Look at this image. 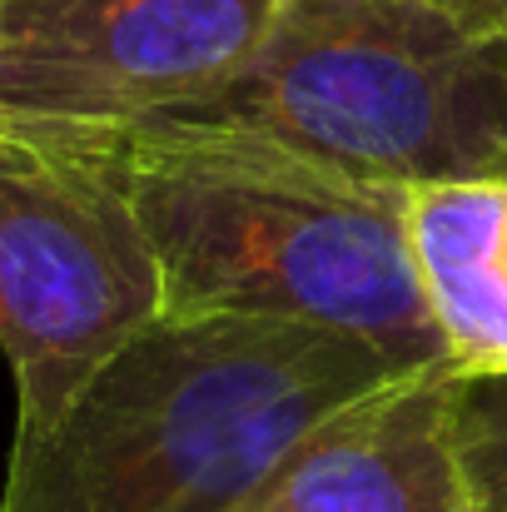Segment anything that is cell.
<instances>
[{
    "label": "cell",
    "instance_id": "obj_1",
    "mask_svg": "<svg viewBox=\"0 0 507 512\" xmlns=\"http://www.w3.org/2000/svg\"><path fill=\"white\" fill-rule=\"evenodd\" d=\"M393 373L408 368L343 329L160 309L15 433L0 512H239L309 428Z\"/></svg>",
    "mask_w": 507,
    "mask_h": 512
},
{
    "label": "cell",
    "instance_id": "obj_3",
    "mask_svg": "<svg viewBox=\"0 0 507 512\" xmlns=\"http://www.w3.org/2000/svg\"><path fill=\"white\" fill-rule=\"evenodd\" d=\"M169 115L383 184L498 174L507 35L478 40L408 0H284L244 70Z\"/></svg>",
    "mask_w": 507,
    "mask_h": 512
},
{
    "label": "cell",
    "instance_id": "obj_2",
    "mask_svg": "<svg viewBox=\"0 0 507 512\" xmlns=\"http://www.w3.org/2000/svg\"><path fill=\"white\" fill-rule=\"evenodd\" d=\"M155 244L165 309L264 314L358 334L403 368L443 363L423 309L403 194L214 120L105 130Z\"/></svg>",
    "mask_w": 507,
    "mask_h": 512
},
{
    "label": "cell",
    "instance_id": "obj_8",
    "mask_svg": "<svg viewBox=\"0 0 507 512\" xmlns=\"http://www.w3.org/2000/svg\"><path fill=\"white\" fill-rule=\"evenodd\" d=\"M458 453L478 512H507V378L458 383Z\"/></svg>",
    "mask_w": 507,
    "mask_h": 512
},
{
    "label": "cell",
    "instance_id": "obj_5",
    "mask_svg": "<svg viewBox=\"0 0 507 512\" xmlns=\"http://www.w3.org/2000/svg\"><path fill=\"white\" fill-rule=\"evenodd\" d=\"M284 0H0V115L140 125L224 85Z\"/></svg>",
    "mask_w": 507,
    "mask_h": 512
},
{
    "label": "cell",
    "instance_id": "obj_6",
    "mask_svg": "<svg viewBox=\"0 0 507 512\" xmlns=\"http://www.w3.org/2000/svg\"><path fill=\"white\" fill-rule=\"evenodd\" d=\"M458 383L443 358L348 398L239 512H478L458 453Z\"/></svg>",
    "mask_w": 507,
    "mask_h": 512
},
{
    "label": "cell",
    "instance_id": "obj_10",
    "mask_svg": "<svg viewBox=\"0 0 507 512\" xmlns=\"http://www.w3.org/2000/svg\"><path fill=\"white\" fill-rule=\"evenodd\" d=\"M498 174H507V160H503V170H498Z\"/></svg>",
    "mask_w": 507,
    "mask_h": 512
},
{
    "label": "cell",
    "instance_id": "obj_7",
    "mask_svg": "<svg viewBox=\"0 0 507 512\" xmlns=\"http://www.w3.org/2000/svg\"><path fill=\"white\" fill-rule=\"evenodd\" d=\"M403 234L443 358L463 378H507V174L408 184Z\"/></svg>",
    "mask_w": 507,
    "mask_h": 512
},
{
    "label": "cell",
    "instance_id": "obj_4",
    "mask_svg": "<svg viewBox=\"0 0 507 512\" xmlns=\"http://www.w3.org/2000/svg\"><path fill=\"white\" fill-rule=\"evenodd\" d=\"M160 309V259L105 125L0 115V353L15 433L50 423Z\"/></svg>",
    "mask_w": 507,
    "mask_h": 512
},
{
    "label": "cell",
    "instance_id": "obj_9",
    "mask_svg": "<svg viewBox=\"0 0 507 512\" xmlns=\"http://www.w3.org/2000/svg\"><path fill=\"white\" fill-rule=\"evenodd\" d=\"M423 5L433 15H443L448 25L478 35V40H503L507 35V0H408Z\"/></svg>",
    "mask_w": 507,
    "mask_h": 512
}]
</instances>
